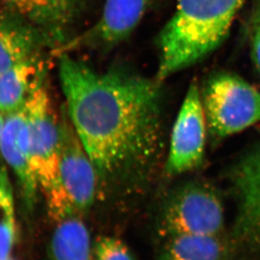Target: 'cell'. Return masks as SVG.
I'll list each match as a JSON object with an SVG mask.
<instances>
[{
    "label": "cell",
    "instance_id": "cell-1",
    "mask_svg": "<svg viewBox=\"0 0 260 260\" xmlns=\"http://www.w3.org/2000/svg\"><path fill=\"white\" fill-rule=\"evenodd\" d=\"M59 55L64 107L100 186L146 180L162 155L161 82L124 68L99 71L67 53Z\"/></svg>",
    "mask_w": 260,
    "mask_h": 260
},
{
    "label": "cell",
    "instance_id": "cell-2",
    "mask_svg": "<svg viewBox=\"0 0 260 260\" xmlns=\"http://www.w3.org/2000/svg\"><path fill=\"white\" fill-rule=\"evenodd\" d=\"M245 0H178L158 39L155 78H168L203 60L220 47Z\"/></svg>",
    "mask_w": 260,
    "mask_h": 260
},
{
    "label": "cell",
    "instance_id": "cell-3",
    "mask_svg": "<svg viewBox=\"0 0 260 260\" xmlns=\"http://www.w3.org/2000/svg\"><path fill=\"white\" fill-rule=\"evenodd\" d=\"M28 156L40 191L45 196L51 217L57 221L75 210L61 183L59 168V117L56 115L43 81L26 103Z\"/></svg>",
    "mask_w": 260,
    "mask_h": 260
},
{
    "label": "cell",
    "instance_id": "cell-4",
    "mask_svg": "<svg viewBox=\"0 0 260 260\" xmlns=\"http://www.w3.org/2000/svg\"><path fill=\"white\" fill-rule=\"evenodd\" d=\"M208 134L219 142L260 122V90L239 75L220 71L200 89Z\"/></svg>",
    "mask_w": 260,
    "mask_h": 260
},
{
    "label": "cell",
    "instance_id": "cell-5",
    "mask_svg": "<svg viewBox=\"0 0 260 260\" xmlns=\"http://www.w3.org/2000/svg\"><path fill=\"white\" fill-rule=\"evenodd\" d=\"M222 199L211 184L189 181L172 191L158 217L157 230L164 239L186 235L224 234Z\"/></svg>",
    "mask_w": 260,
    "mask_h": 260
},
{
    "label": "cell",
    "instance_id": "cell-6",
    "mask_svg": "<svg viewBox=\"0 0 260 260\" xmlns=\"http://www.w3.org/2000/svg\"><path fill=\"white\" fill-rule=\"evenodd\" d=\"M229 178L237 205L234 253L260 260V142L233 164Z\"/></svg>",
    "mask_w": 260,
    "mask_h": 260
},
{
    "label": "cell",
    "instance_id": "cell-7",
    "mask_svg": "<svg viewBox=\"0 0 260 260\" xmlns=\"http://www.w3.org/2000/svg\"><path fill=\"white\" fill-rule=\"evenodd\" d=\"M207 133L200 89L193 82L187 90L171 134L164 168L167 175H183L202 166Z\"/></svg>",
    "mask_w": 260,
    "mask_h": 260
},
{
    "label": "cell",
    "instance_id": "cell-8",
    "mask_svg": "<svg viewBox=\"0 0 260 260\" xmlns=\"http://www.w3.org/2000/svg\"><path fill=\"white\" fill-rule=\"evenodd\" d=\"M59 168L61 183L70 203L79 214L87 210L95 202L100 181L64 105L59 116Z\"/></svg>",
    "mask_w": 260,
    "mask_h": 260
},
{
    "label": "cell",
    "instance_id": "cell-9",
    "mask_svg": "<svg viewBox=\"0 0 260 260\" xmlns=\"http://www.w3.org/2000/svg\"><path fill=\"white\" fill-rule=\"evenodd\" d=\"M151 0H106L95 25L70 41L58 54L75 48L110 50L123 43L137 27Z\"/></svg>",
    "mask_w": 260,
    "mask_h": 260
},
{
    "label": "cell",
    "instance_id": "cell-10",
    "mask_svg": "<svg viewBox=\"0 0 260 260\" xmlns=\"http://www.w3.org/2000/svg\"><path fill=\"white\" fill-rule=\"evenodd\" d=\"M26 103L21 109L5 117L0 140V153L17 177L26 205L35 204L40 191L28 156Z\"/></svg>",
    "mask_w": 260,
    "mask_h": 260
},
{
    "label": "cell",
    "instance_id": "cell-11",
    "mask_svg": "<svg viewBox=\"0 0 260 260\" xmlns=\"http://www.w3.org/2000/svg\"><path fill=\"white\" fill-rule=\"evenodd\" d=\"M45 32L10 10L0 15V74L36 58Z\"/></svg>",
    "mask_w": 260,
    "mask_h": 260
},
{
    "label": "cell",
    "instance_id": "cell-12",
    "mask_svg": "<svg viewBox=\"0 0 260 260\" xmlns=\"http://www.w3.org/2000/svg\"><path fill=\"white\" fill-rule=\"evenodd\" d=\"M233 254L224 234L178 236L166 239L157 260H232Z\"/></svg>",
    "mask_w": 260,
    "mask_h": 260
},
{
    "label": "cell",
    "instance_id": "cell-13",
    "mask_svg": "<svg viewBox=\"0 0 260 260\" xmlns=\"http://www.w3.org/2000/svg\"><path fill=\"white\" fill-rule=\"evenodd\" d=\"M17 14L47 32H60L80 8V0H2Z\"/></svg>",
    "mask_w": 260,
    "mask_h": 260
},
{
    "label": "cell",
    "instance_id": "cell-14",
    "mask_svg": "<svg viewBox=\"0 0 260 260\" xmlns=\"http://www.w3.org/2000/svg\"><path fill=\"white\" fill-rule=\"evenodd\" d=\"M38 58H30L0 74V112L7 116L20 110L43 81Z\"/></svg>",
    "mask_w": 260,
    "mask_h": 260
},
{
    "label": "cell",
    "instance_id": "cell-15",
    "mask_svg": "<svg viewBox=\"0 0 260 260\" xmlns=\"http://www.w3.org/2000/svg\"><path fill=\"white\" fill-rule=\"evenodd\" d=\"M56 224L51 240L52 260H94L90 233L79 215Z\"/></svg>",
    "mask_w": 260,
    "mask_h": 260
},
{
    "label": "cell",
    "instance_id": "cell-16",
    "mask_svg": "<svg viewBox=\"0 0 260 260\" xmlns=\"http://www.w3.org/2000/svg\"><path fill=\"white\" fill-rule=\"evenodd\" d=\"M15 209L12 184L5 166H0V260L11 258L15 242Z\"/></svg>",
    "mask_w": 260,
    "mask_h": 260
},
{
    "label": "cell",
    "instance_id": "cell-17",
    "mask_svg": "<svg viewBox=\"0 0 260 260\" xmlns=\"http://www.w3.org/2000/svg\"><path fill=\"white\" fill-rule=\"evenodd\" d=\"M94 260H135L128 246L118 238L104 236L93 243Z\"/></svg>",
    "mask_w": 260,
    "mask_h": 260
},
{
    "label": "cell",
    "instance_id": "cell-18",
    "mask_svg": "<svg viewBox=\"0 0 260 260\" xmlns=\"http://www.w3.org/2000/svg\"><path fill=\"white\" fill-rule=\"evenodd\" d=\"M249 28L251 58L260 74V2L253 10Z\"/></svg>",
    "mask_w": 260,
    "mask_h": 260
},
{
    "label": "cell",
    "instance_id": "cell-19",
    "mask_svg": "<svg viewBox=\"0 0 260 260\" xmlns=\"http://www.w3.org/2000/svg\"><path fill=\"white\" fill-rule=\"evenodd\" d=\"M5 117L6 116L4 115L0 112V140H1V137H2L3 130H4V126H5Z\"/></svg>",
    "mask_w": 260,
    "mask_h": 260
},
{
    "label": "cell",
    "instance_id": "cell-20",
    "mask_svg": "<svg viewBox=\"0 0 260 260\" xmlns=\"http://www.w3.org/2000/svg\"><path fill=\"white\" fill-rule=\"evenodd\" d=\"M8 260H14V259H13L12 258H9V259H8Z\"/></svg>",
    "mask_w": 260,
    "mask_h": 260
}]
</instances>
